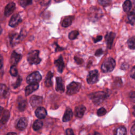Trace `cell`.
I'll return each mask as SVG.
<instances>
[{
	"instance_id": "1",
	"label": "cell",
	"mask_w": 135,
	"mask_h": 135,
	"mask_svg": "<svg viewBox=\"0 0 135 135\" xmlns=\"http://www.w3.org/2000/svg\"><path fill=\"white\" fill-rule=\"evenodd\" d=\"M115 62L114 59L111 57L106 59L101 65V70L104 73L111 72L114 68Z\"/></svg>"
},
{
	"instance_id": "2",
	"label": "cell",
	"mask_w": 135,
	"mask_h": 135,
	"mask_svg": "<svg viewBox=\"0 0 135 135\" xmlns=\"http://www.w3.org/2000/svg\"><path fill=\"white\" fill-rule=\"evenodd\" d=\"M39 52L38 50H34L28 53L27 60L30 64L37 65L41 62V59L39 57Z\"/></svg>"
},
{
	"instance_id": "3",
	"label": "cell",
	"mask_w": 135,
	"mask_h": 135,
	"mask_svg": "<svg viewBox=\"0 0 135 135\" xmlns=\"http://www.w3.org/2000/svg\"><path fill=\"white\" fill-rule=\"evenodd\" d=\"M105 93L103 91H98L92 93L89 95L90 98L95 104H99L102 102V101L105 98Z\"/></svg>"
},
{
	"instance_id": "4",
	"label": "cell",
	"mask_w": 135,
	"mask_h": 135,
	"mask_svg": "<svg viewBox=\"0 0 135 135\" xmlns=\"http://www.w3.org/2000/svg\"><path fill=\"white\" fill-rule=\"evenodd\" d=\"M81 85L80 83L72 82L67 86L66 93L68 95H73L79 92Z\"/></svg>"
},
{
	"instance_id": "5",
	"label": "cell",
	"mask_w": 135,
	"mask_h": 135,
	"mask_svg": "<svg viewBox=\"0 0 135 135\" xmlns=\"http://www.w3.org/2000/svg\"><path fill=\"white\" fill-rule=\"evenodd\" d=\"M42 76L40 73L37 71H35L27 76L26 78V82L29 84L36 83L40 82Z\"/></svg>"
},
{
	"instance_id": "6",
	"label": "cell",
	"mask_w": 135,
	"mask_h": 135,
	"mask_svg": "<svg viewBox=\"0 0 135 135\" xmlns=\"http://www.w3.org/2000/svg\"><path fill=\"white\" fill-rule=\"evenodd\" d=\"M99 73L97 70L91 71L89 72L86 80L89 84H92L96 83L98 80Z\"/></svg>"
},
{
	"instance_id": "7",
	"label": "cell",
	"mask_w": 135,
	"mask_h": 135,
	"mask_svg": "<svg viewBox=\"0 0 135 135\" xmlns=\"http://www.w3.org/2000/svg\"><path fill=\"white\" fill-rule=\"evenodd\" d=\"M22 21V20L20 15L18 14H15L12 16L8 24L11 27H15L18 25Z\"/></svg>"
},
{
	"instance_id": "8",
	"label": "cell",
	"mask_w": 135,
	"mask_h": 135,
	"mask_svg": "<svg viewBox=\"0 0 135 135\" xmlns=\"http://www.w3.org/2000/svg\"><path fill=\"white\" fill-rule=\"evenodd\" d=\"M30 103L33 108H35L40 105L43 101V99L41 97L37 95H33L30 98Z\"/></svg>"
},
{
	"instance_id": "9",
	"label": "cell",
	"mask_w": 135,
	"mask_h": 135,
	"mask_svg": "<svg viewBox=\"0 0 135 135\" xmlns=\"http://www.w3.org/2000/svg\"><path fill=\"white\" fill-rule=\"evenodd\" d=\"M22 55L20 54L16 53L15 51H14L11 55L10 59V63L12 65H16L18 62L21 59Z\"/></svg>"
},
{
	"instance_id": "10",
	"label": "cell",
	"mask_w": 135,
	"mask_h": 135,
	"mask_svg": "<svg viewBox=\"0 0 135 135\" xmlns=\"http://www.w3.org/2000/svg\"><path fill=\"white\" fill-rule=\"evenodd\" d=\"M15 9V4L14 2H11L8 3L5 8L4 10V15L5 16H9L11 15L14 9Z\"/></svg>"
},
{
	"instance_id": "11",
	"label": "cell",
	"mask_w": 135,
	"mask_h": 135,
	"mask_svg": "<svg viewBox=\"0 0 135 135\" xmlns=\"http://www.w3.org/2000/svg\"><path fill=\"white\" fill-rule=\"evenodd\" d=\"M38 88V83H32L30 84L28 86H27L25 90V95L27 96L31 94L32 92L36 90Z\"/></svg>"
},
{
	"instance_id": "12",
	"label": "cell",
	"mask_w": 135,
	"mask_h": 135,
	"mask_svg": "<svg viewBox=\"0 0 135 135\" xmlns=\"http://www.w3.org/2000/svg\"><path fill=\"white\" fill-rule=\"evenodd\" d=\"M54 64L57 68V70L60 73H62L64 68V63L63 57L61 55L60 56L58 59L54 61Z\"/></svg>"
},
{
	"instance_id": "13",
	"label": "cell",
	"mask_w": 135,
	"mask_h": 135,
	"mask_svg": "<svg viewBox=\"0 0 135 135\" xmlns=\"http://www.w3.org/2000/svg\"><path fill=\"white\" fill-rule=\"evenodd\" d=\"M21 37L19 34L17 33H13L11 34L9 36L10 38V44L12 46H14L17 44L21 40Z\"/></svg>"
},
{
	"instance_id": "14",
	"label": "cell",
	"mask_w": 135,
	"mask_h": 135,
	"mask_svg": "<svg viewBox=\"0 0 135 135\" xmlns=\"http://www.w3.org/2000/svg\"><path fill=\"white\" fill-rule=\"evenodd\" d=\"M35 113L36 116L40 119L44 118L47 114V112L45 109L43 107H38L36 109Z\"/></svg>"
},
{
	"instance_id": "15",
	"label": "cell",
	"mask_w": 135,
	"mask_h": 135,
	"mask_svg": "<svg viewBox=\"0 0 135 135\" xmlns=\"http://www.w3.org/2000/svg\"><path fill=\"white\" fill-rule=\"evenodd\" d=\"M115 37V33L113 32H110L107 34V35L105 36L107 44V46L109 49H110L111 47V46L113 43V40Z\"/></svg>"
},
{
	"instance_id": "16",
	"label": "cell",
	"mask_w": 135,
	"mask_h": 135,
	"mask_svg": "<svg viewBox=\"0 0 135 135\" xmlns=\"http://www.w3.org/2000/svg\"><path fill=\"white\" fill-rule=\"evenodd\" d=\"M56 90L60 92H63L64 91V87L62 79L61 77H57L56 78Z\"/></svg>"
},
{
	"instance_id": "17",
	"label": "cell",
	"mask_w": 135,
	"mask_h": 135,
	"mask_svg": "<svg viewBox=\"0 0 135 135\" xmlns=\"http://www.w3.org/2000/svg\"><path fill=\"white\" fill-rule=\"evenodd\" d=\"M85 107L84 105H81L77 106L75 109V114L76 117L82 118L85 111Z\"/></svg>"
},
{
	"instance_id": "18",
	"label": "cell",
	"mask_w": 135,
	"mask_h": 135,
	"mask_svg": "<svg viewBox=\"0 0 135 135\" xmlns=\"http://www.w3.org/2000/svg\"><path fill=\"white\" fill-rule=\"evenodd\" d=\"M27 105L26 100L21 97H18L17 100V107L20 111H23L25 110Z\"/></svg>"
},
{
	"instance_id": "19",
	"label": "cell",
	"mask_w": 135,
	"mask_h": 135,
	"mask_svg": "<svg viewBox=\"0 0 135 135\" xmlns=\"http://www.w3.org/2000/svg\"><path fill=\"white\" fill-rule=\"evenodd\" d=\"M27 124V122L26 119L24 118H22L19 120L17 123V128L20 130H23L26 128Z\"/></svg>"
},
{
	"instance_id": "20",
	"label": "cell",
	"mask_w": 135,
	"mask_h": 135,
	"mask_svg": "<svg viewBox=\"0 0 135 135\" xmlns=\"http://www.w3.org/2000/svg\"><path fill=\"white\" fill-rule=\"evenodd\" d=\"M74 20V16H66L62 22V26L64 27H67L69 26L73 20Z\"/></svg>"
},
{
	"instance_id": "21",
	"label": "cell",
	"mask_w": 135,
	"mask_h": 135,
	"mask_svg": "<svg viewBox=\"0 0 135 135\" xmlns=\"http://www.w3.org/2000/svg\"><path fill=\"white\" fill-rule=\"evenodd\" d=\"M72 116H73V113H72L71 109L68 108L66 110V111L64 113V114L63 115V121L64 122H68L71 119Z\"/></svg>"
},
{
	"instance_id": "22",
	"label": "cell",
	"mask_w": 135,
	"mask_h": 135,
	"mask_svg": "<svg viewBox=\"0 0 135 135\" xmlns=\"http://www.w3.org/2000/svg\"><path fill=\"white\" fill-rule=\"evenodd\" d=\"M8 90L7 86L4 84H0V98H6Z\"/></svg>"
},
{
	"instance_id": "23",
	"label": "cell",
	"mask_w": 135,
	"mask_h": 135,
	"mask_svg": "<svg viewBox=\"0 0 135 135\" xmlns=\"http://www.w3.org/2000/svg\"><path fill=\"white\" fill-rule=\"evenodd\" d=\"M53 75L51 71H49L47 73V75L46 76L45 81V85H46V86L50 87L52 86V82L51 79H52V78L53 77Z\"/></svg>"
},
{
	"instance_id": "24",
	"label": "cell",
	"mask_w": 135,
	"mask_h": 135,
	"mask_svg": "<svg viewBox=\"0 0 135 135\" xmlns=\"http://www.w3.org/2000/svg\"><path fill=\"white\" fill-rule=\"evenodd\" d=\"M127 130L125 127H119L117 128L114 133V135H126Z\"/></svg>"
},
{
	"instance_id": "25",
	"label": "cell",
	"mask_w": 135,
	"mask_h": 135,
	"mask_svg": "<svg viewBox=\"0 0 135 135\" xmlns=\"http://www.w3.org/2000/svg\"><path fill=\"white\" fill-rule=\"evenodd\" d=\"M9 118V112L8 110H5L2 115V118L0 121V122L2 124L5 123Z\"/></svg>"
},
{
	"instance_id": "26",
	"label": "cell",
	"mask_w": 135,
	"mask_h": 135,
	"mask_svg": "<svg viewBox=\"0 0 135 135\" xmlns=\"http://www.w3.org/2000/svg\"><path fill=\"white\" fill-rule=\"evenodd\" d=\"M131 6H132V4L131 1L130 0H126L123 4V11L126 12H129L130 10Z\"/></svg>"
},
{
	"instance_id": "27",
	"label": "cell",
	"mask_w": 135,
	"mask_h": 135,
	"mask_svg": "<svg viewBox=\"0 0 135 135\" xmlns=\"http://www.w3.org/2000/svg\"><path fill=\"white\" fill-rule=\"evenodd\" d=\"M43 126V122L40 120H36L33 125V128L34 130L37 131L40 129Z\"/></svg>"
},
{
	"instance_id": "28",
	"label": "cell",
	"mask_w": 135,
	"mask_h": 135,
	"mask_svg": "<svg viewBox=\"0 0 135 135\" xmlns=\"http://www.w3.org/2000/svg\"><path fill=\"white\" fill-rule=\"evenodd\" d=\"M127 44L130 49H135V36L130 37L127 41Z\"/></svg>"
},
{
	"instance_id": "29",
	"label": "cell",
	"mask_w": 135,
	"mask_h": 135,
	"mask_svg": "<svg viewBox=\"0 0 135 135\" xmlns=\"http://www.w3.org/2000/svg\"><path fill=\"white\" fill-rule=\"evenodd\" d=\"M128 22L131 25L135 24V14L133 13H130L127 17Z\"/></svg>"
},
{
	"instance_id": "30",
	"label": "cell",
	"mask_w": 135,
	"mask_h": 135,
	"mask_svg": "<svg viewBox=\"0 0 135 135\" xmlns=\"http://www.w3.org/2000/svg\"><path fill=\"white\" fill-rule=\"evenodd\" d=\"M79 34V33L78 31H76V30L72 31L69 34V39H70L71 40H74L78 37Z\"/></svg>"
},
{
	"instance_id": "31",
	"label": "cell",
	"mask_w": 135,
	"mask_h": 135,
	"mask_svg": "<svg viewBox=\"0 0 135 135\" xmlns=\"http://www.w3.org/2000/svg\"><path fill=\"white\" fill-rule=\"evenodd\" d=\"M32 3V0H19V3L23 7H25L27 6L31 5Z\"/></svg>"
},
{
	"instance_id": "32",
	"label": "cell",
	"mask_w": 135,
	"mask_h": 135,
	"mask_svg": "<svg viewBox=\"0 0 135 135\" xmlns=\"http://www.w3.org/2000/svg\"><path fill=\"white\" fill-rule=\"evenodd\" d=\"M10 74L11 75L13 76H16L17 75L18 72L15 66V65H12L11 68H10V71H9Z\"/></svg>"
},
{
	"instance_id": "33",
	"label": "cell",
	"mask_w": 135,
	"mask_h": 135,
	"mask_svg": "<svg viewBox=\"0 0 135 135\" xmlns=\"http://www.w3.org/2000/svg\"><path fill=\"white\" fill-rule=\"evenodd\" d=\"M99 3L103 6H107L110 4L111 0H98Z\"/></svg>"
},
{
	"instance_id": "34",
	"label": "cell",
	"mask_w": 135,
	"mask_h": 135,
	"mask_svg": "<svg viewBox=\"0 0 135 135\" xmlns=\"http://www.w3.org/2000/svg\"><path fill=\"white\" fill-rule=\"evenodd\" d=\"M106 113V110L104 108H100L97 111V114L98 116H102Z\"/></svg>"
},
{
	"instance_id": "35",
	"label": "cell",
	"mask_w": 135,
	"mask_h": 135,
	"mask_svg": "<svg viewBox=\"0 0 135 135\" xmlns=\"http://www.w3.org/2000/svg\"><path fill=\"white\" fill-rule=\"evenodd\" d=\"M21 81H22V78H21V77L20 76H18V78H17L16 82L13 85V88H17V87H18L20 85V84H21Z\"/></svg>"
},
{
	"instance_id": "36",
	"label": "cell",
	"mask_w": 135,
	"mask_h": 135,
	"mask_svg": "<svg viewBox=\"0 0 135 135\" xmlns=\"http://www.w3.org/2000/svg\"><path fill=\"white\" fill-rule=\"evenodd\" d=\"M129 97L130 100L131 102L135 103V91H132L130 92L129 94Z\"/></svg>"
},
{
	"instance_id": "37",
	"label": "cell",
	"mask_w": 135,
	"mask_h": 135,
	"mask_svg": "<svg viewBox=\"0 0 135 135\" xmlns=\"http://www.w3.org/2000/svg\"><path fill=\"white\" fill-rule=\"evenodd\" d=\"M74 59V60H75V62L78 64H81L83 63V60L81 58L75 56Z\"/></svg>"
},
{
	"instance_id": "38",
	"label": "cell",
	"mask_w": 135,
	"mask_h": 135,
	"mask_svg": "<svg viewBox=\"0 0 135 135\" xmlns=\"http://www.w3.org/2000/svg\"><path fill=\"white\" fill-rule=\"evenodd\" d=\"M51 0H40V3L42 5H47L49 4Z\"/></svg>"
},
{
	"instance_id": "39",
	"label": "cell",
	"mask_w": 135,
	"mask_h": 135,
	"mask_svg": "<svg viewBox=\"0 0 135 135\" xmlns=\"http://www.w3.org/2000/svg\"><path fill=\"white\" fill-rule=\"evenodd\" d=\"M130 76L133 78V79H135V66H133L130 72Z\"/></svg>"
},
{
	"instance_id": "40",
	"label": "cell",
	"mask_w": 135,
	"mask_h": 135,
	"mask_svg": "<svg viewBox=\"0 0 135 135\" xmlns=\"http://www.w3.org/2000/svg\"><path fill=\"white\" fill-rule=\"evenodd\" d=\"M66 135H74V133L71 129H68L66 130Z\"/></svg>"
},
{
	"instance_id": "41",
	"label": "cell",
	"mask_w": 135,
	"mask_h": 135,
	"mask_svg": "<svg viewBox=\"0 0 135 135\" xmlns=\"http://www.w3.org/2000/svg\"><path fill=\"white\" fill-rule=\"evenodd\" d=\"M102 38V36L101 35H99V36H97L95 38H93V40L94 42H97L101 40Z\"/></svg>"
},
{
	"instance_id": "42",
	"label": "cell",
	"mask_w": 135,
	"mask_h": 135,
	"mask_svg": "<svg viewBox=\"0 0 135 135\" xmlns=\"http://www.w3.org/2000/svg\"><path fill=\"white\" fill-rule=\"evenodd\" d=\"M102 53H103V51L101 49H99L96 51V52L95 53V55L96 56H99Z\"/></svg>"
},
{
	"instance_id": "43",
	"label": "cell",
	"mask_w": 135,
	"mask_h": 135,
	"mask_svg": "<svg viewBox=\"0 0 135 135\" xmlns=\"http://www.w3.org/2000/svg\"><path fill=\"white\" fill-rule=\"evenodd\" d=\"M130 132L132 135H135V124H134L133 126L132 127L130 130Z\"/></svg>"
},
{
	"instance_id": "44",
	"label": "cell",
	"mask_w": 135,
	"mask_h": 135,
	"mask_svg": "<svg viewBox=\"0 0 135 135\" xmlns=\"http://www.w3.org/2000/svg\"><path fill=\"white\" fill-rule=\"evenodd\" d=\"M3 57L0 55V69L3 67Z\"/></svg>"
},
{
	"instance_id": "45",
	"label": "cell",
	"mask_w": 135,
	"mask_h": 135,
	"mask_svg": "<svg viewBox=\"0 0 135 135\" xmlns=\"http://www.w3.org/2000/svg\"><path fill=\"white\" fill-rule=\"evenodd\" d=\"M55 45H56V47H55V51L56 52H57V51H61V50H64V49H63V48H61V47H59V45H57V44H55Z\"/></svg>"
},
{
	"instance_id": "46",
	"label": "cell",
	"mask_w": 135,
	"mask_h": 135,
	"mask_svg": "<svg viewBox=\"0 0 135 135\" xmlns=\"http://www.w3.org/2000/svg\"><path fill=\"white\" fill-rule=\"evenodd\" d=\"M6 135H17V134L15 132H9Z\"/></svg>"
},
{
	"instance_id": "47",
	"label": "cell",
	"mask_w": 135,
	"mask_h": 135,
	"mask_svg": "<svg viewBox=\"0 0 135 135\" xmlns=\"http://www.w3.org/2000/svg\"><path fill=\"white\" fill-rule=\"evenodd\" d=\"M3 108L0 106V117H1V114H2V111H3Z\"/></svg>"
},
{
	"instance_id": "48",
	"label": "cell",
	"mask_w": 135,
	"mask_h": 135,
	"mask_svg": "<svg viewBox=\"0 0 135 135\" xmlns=\"http://www.w3.org/2000/svg\"><path fill=\"white\" fill-rule=\"evenodd\" d=\"M132 113L133 114V115L135 116V106L133 107V110H132Z\"/></svg>"
},
{
	"instance_id": "49",
	"label": "cell",
	"mask_w": 135,
	"mask_h": 135,
	"mask_svg": "<svg viewBox=\"0 0 135 135\" xmlns=\"http://www.w3.org/2000/svg\"><path fill=\"white\" fill-rule=\"evenodd\" d=\"M131 13H133L135 14V6L133 7V8L132 11H131Z\"/></svg>"
},
{
	"instance_id": "50",
	"label": "cell",
	"mask_w": 135,
	"mask_h": 135,
	"mask_svg": "<svg viewBox=\"0 0 135 135\" xmlns=\"http://www.w3.org/2000/svg\"><path fill=\"white\" fill-rule=\"evenodd\" d=\"M2 28L1 26L0 25V35L2 34Z\"/></svg>"
},
{
	"instance_id": "51",
	"label": "cell",
	"mask_w": 135,
	"mask_h": 135,
	"mask_svg": "<svg viewBox=\"0 0 135 135\" xmlns=\"http://www.w3.org/2000/svg\"><path fill=\"white\" fill-rule=\"evenodd\" d=\"M55 2H62V1H64V0H54Z\"/></svg>"
},
{
	"instance_id": "52",
	"label": "cell",
	"mask_w": 135,
	"mask_h": 135,
	"mask_svg": "<svg viewBox=\"0 0 135 135\" xmlns=\"http://www.w3.org/2000/svg\"><path fill=\"white\" fill-rule=\"evenodd\" d=\"M93 135H100V134L99 133H98V132H95Z\"/></svg>"
}]
</instances>
